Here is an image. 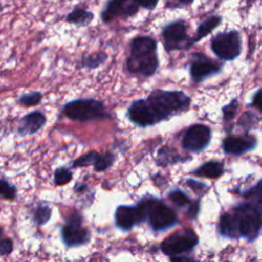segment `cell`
<instances>
[{
    "instance_id": "obj_8",
    "label": "cell",
    "mask_w": 262,
    "mask_h": 262,
    "mask_svg": "<svg viewBox=\"0 0 262 262\" xmlns=\"http://www.w3.org/2000/svg\"><path fill=\"white\" fill-rule=\"evenodd\" d=\"M61 238L67 247H78L85 245L90 239V233L82 227V216L74 212L61 228Z\"/></svg>"
},
{
    "instance_id": "obj_23",
    "label": "cell",
    "mask_w": 262,
    "mask_h": 262,
    "mask_svg": "<svg viewBox=\"0 0 262 262\" xmlns=\"http://www.w3.org/2000/svg\"><path fill=\"white\" fill-rule=\"evenodd\" d=\"M98 156L99 155L96 151L91 150V151L81 156L80 158H78L73 163V167H86V166H89V165H94Z\"/></svg>"
},
{
    "instance_id": "obj_16",
    "label": "cell",
    "mask_w": 262,
    "mask_h": 262,
    "mask_svg": "<svg viewBox=\"0 0 262 262\" xmlns=\"http://www.w3.org/2000/svg\"><path fill=\"white\" fill-rule=\"evenodd\" d=\"M94 18L93 12L82 7H76L66 15V21L78 27L88 26Z\"/></svg>"
},
{
    "instance_id": "obj_17",
    "label": "cell",
    "mask_w": 262,
    "mask_h": 262,
    "mask_svg": "<svg viewBox=\"0 0 262 262\" xmlns=\"http://www.w3.org/2000/svg\"><path fill=\"white\" fill-rule=\"evenodd\" d=\"M224 172V167L222 163L217 161H211L207 162L204 165L200 166L198 169L192 171V174L201 177H207V178H217L221 176Z\"/></svg>"
},
{
    "instance_id": "obj_1",
    "label": "cell",
    "mask_w": 262,
    "mask_h": 262,
    "mask_svg": "<svg viewBox=\"0 0 262 262\" xmlns=\"http://www.w3.org/2000/svg\"><path fill=\"white\" fill-rule=\"evenodd\" d=\"M190 98L182 91L154 90L146 99L135 100L128 108V119L138 127L154 126L187 108Z\"/></svg>"
},
{
    "instance_id": "obj_22",
    "label": "cell",
    "mask_w": 262,
    "mask_h": 262,
    "mask_svg": "<svg viewBox=\"0 0 262 262\" xmlns=\"http://www.w3.org/2000/svg\"><path fill=\"white\" fill-rule=\"evenodd\" d=\"M114 162H115V156L111 152H106L103 155H99L93 166H94L95 171L100 172V171H104L105 169L111 167Z\"/></svg>"
},
{
    "instance_id": "obj_33",
    "label": "cell",
    "mask_w": 262,
    "mask_h": 262,
    "mask_svg": "<svg viewBox=\"0 0 262 262\" xmlns=\"http://www.w3.org/2000/svg\"><path fill=\"white\" fill-rule=\"evenodd\" d=\"M179 2L181 4H184V5H189V4H191L193 2V0H179Z\"/></svg>"
},
{
    "instance_id": "obj_24",
    "label": "cell",
    "mask_w": 262,
    "mask_h": 262,
    "mask_svg": "<svg viewBox=\"0 0 262 262\" xmlns=\"http://www.w3.org/2000/svg\"><path fill=\"white\" fill-rule=\"evenodd\" d=\"M72 172L64 167H60L54 172V183L56 185H63L72 180Z\"/></svg>"
},
{
    "instance_id": "obj_32",
    "label": "cell",
    "mask_w": 262,
    "mask_h": 262,
    "mask_svg": "<svg viewBox=\"0 0 262 262\" xmlns=\"http://www.w3.org/2000/svg\"><path fill=\"white\" fill-rule=\"evenodd\" d=\"M256 207L258 208V210H259V212L261 213V215H262V199H260L256 204Z\"/></svg>"
},
{
    "instance_id": "obj_35",
    "label": "cell",
    "mask_w": 262,
    "mask_h": 262,
    "mask_svg": "<svg viewBox=\"0 0 262 262\" xmlns=\"http://www.w3.org/2000/svg\"><path fill=\"white\" fill-rule=\"evenodd\" d=\"M2 9H3V8H2V5L0 4V11H2Z\"/></svg>"
},
{
    "instance_id": "obj_28",
    "label": "cell",
    "mask_w": 262,
    "mask_h": 262,
    "mask_svg": "<svg viewBox=\"0 0 262 262\" xmlns=\"http://www.w3.org/2000/svg\"><path fill=\"white\" fill-rule=\"evenodd\" d=\"M242 195L245 198H258L262 199V179L259 180L254 186L242 192Z\"/></svg>"
},
{
    "instance_id": "obj_29",
    "label": "cell",
    "mask_w": 262,
    "mask_h": 262,
    "mask_svg": "<svg viewBox=\"0 0 262 262\" xmlns=\"http://www.w3.org/2000/svg\"><path fill=\"white\" fill-rule=\"evenodd\" d=\"M13 245L11 239L0 237V255H8L12 252Z\"/></svg>"
},
{
    "instance_id": "obj_6",
    "label": "cell",
    "mask_w": 262,
    "mask_h": 262,
    "mask_svg": "<svg viewBox=\"0 0 262 262\" xmlns=\"http://www.w3.org/2000/svg\"><path fill=\"white\" fill-rule=\"evenodd\" d=\"M212 51L223 60H233L242 53V38L237 31L221 32L211 40Z\"/></svg>"
},
{
    "instance_id": "obj_21",
    "label": "cell",
    "mask_w": 262,
    "mask_h": 262,
    "mask_svg": "<svg viewBox=\"0 0 262 262\" xmlns=\"http://www.w3.org/2000/svg\"><path fill=\"white\" fill-rule=\"evenodd\" d=\"M42 93L40 91H32L29 93H24L19 96L18 102L24 106H33L38 104L42 99Z\"/></svg>"
},
{
    "instance_id": "obj_27",
    "label": "cell",
    "mask_w": 262,
    "mask_h": 262,
    "mask_svg": "<svg viewBox=\"0 0 262 262\" xmlns=\"http://www.w3.org/2000/svg\"><path fill=\"white\" fill-rule=\"evenodd\" d=\"M237 107H238V102H237L236 99L231 100L228 104L223 106V108H222L223 119L225 121H230L234 117V115L237 111Z\"/></svg>"
},
{
    "instance_id": "obj_14",
    "label": "cell",
    "mask_w": 262,
    "mask_h": 262,
    "mask_svg": "<svg viewBox=\"0 0 262 262\" xmlns=\"http://www.w3.org/2000/svg\"><path fill=\"white\" fill-rule=\"evenodd\" d=\"M257 144L256 138L251 135L229 136L223 140V150L227 154L239 156L252 150Z\"/></svg>"
},
{
    "instance_id": "obj_5",
    "label": "cell",
    "mask_w": 262,
    "mask_h": 262,
    "mask_svg": "<svg viewBox=\"0 0 262 262\" xmlns=\"http://www.w3.org/2000/svg\"><path fill=\"white\" fill-rule=\"evenodd\" d=\"M62 112L67 118L79 122H87L107 117L104 104L93 98L72 100L63 105Z\"/></svg>"
},
{
    "instance_id": "obj_26",
    "label": "cell",
    "mask_w": 262,
    "mask_h": 262,
    "mask_svg": "<svg viewBox=\"0 0 262 262\" xmlns=\"http://www.w3.org/2000/svg\"><path fill=\"white\" fill-rule=\"evenodd\" d=\"M169 199L178 207H184L190 203L188 196L181 190H173L169 193Z\"/></svg>"
},
{
    "instance_id": "obj_25",
    "label": "cell",
    "mask_w": 262,
    "mask_h": 262,
    "mask_svg": "<svg viewBox=\"0 0 262 262\" xmlns=\"http://www.w3.org/2000/svg\"><path fill=\"white\" fill-rule=\"evenodd\" d=\"M16 195V188L8 181L0 179V198L5 200H13Z\"/></svg>"
},
{
    "instance_id": "obj_3",
    "label": "cell",
    "mask_w": 262,
    "mask_h": 262,
    "mask_svg": "<svg viewBox=\"0 0 262 262\" xmlns=\"http://www.w3.org/2000/svg\"><path fill=\"white\" fill-rule=\"evenodd\" d=\"M131 54L127 59L130 73H138L144 77L152 76L159 68L157 42L148 36L136 37L130 44Z\"/></svg>"
},
{
    "instance_id": "obj_10",
    "label": "cell",
    "mask_w": 262,
    "mask_h": 262,
    "mask_svg": "<svg viewBox=\"0 0 262 262\" xmlns=\"http://www.w3.org/2000/svg\"><path fill=\"white\" fill-rule=\"evenodd\" d=\"M145 220V214L141 203L136 206H119L115 213V222L118 228L127 231Z\"/></svg>"
},
{
    "instance_id": "obj_31",
    "label": "cell",
    "mask_w": 262,
    "mask_h": 262,
    "mask_svg": "<svg viewBox=\"0 0 262 262\" xmlns=\"http://www.w3.org/2000/svg\"><path fill=\"white\" fill-rule=\"evenodd\" d=\"M171 262H200L198 260H194V259H191V258H188V257H184V256H171V259H170Z\"/></svg>"
},
{
    "instance_id": "obj_34",
    "label": "cell",
    "mask_w": 262,
    "mask_h": 262,
    "mask_svg": "<svg viewBox=\"0 0 262 262\" xmlns=\"http://www.w3.org/2000/svg\"><path fill=\"white\" fill-rule=\"evenodd\" d=\"M2 233H3V230H2V228L0 227V237H2Z\"/></svg>"
},
{
    "instance_id": "obj_12",
    "label": "cell",
    "mask_w": 262,
    "mask_h": 262,
    "mask_svg": "<svg viewBox=\"0 0 262 262\" xmlns=\"http://www.w3.org/2000/svg\"><path fill=\"white\" fill-rule=\"evenodd\" d=\"M138 11V5L133 0H108L100 13L104 24L118 16H131Z\"/></svg>"
},
{
    "instance_id": "obj_11",
    "label": "cell",
    "mask_w": 262,
    "mask_h": 262,
    "mask_svg": "<svg viewBox=\"0 0 262 262\" xmlns=\"http://www.w3.org/2000/svg\"><path fill=\"white\" fill-rule=\"evenodd\" d=\"M167 51L179 49L187 40V25L182 20L168 24L162 32Z\"/></svg>"
},
{
    "instance_id": "obj_9",
    "label": "cell",
    "mask_w": 262,
    "mask_h": 262,
    "mask_svg": "<svg viewBox=\"0 0 262 262\" xmlns=\"http://www.w3.org/2000/svg\"><path fill=\"white\" fill-rule=\"evenodd\" d=\"M210 140L211 129L206 125L195 124L185 131L182 139V146L186 150L200 152L209 145Z\"/></svg>"
},
{
    "instance_id": "obj_30",
    "label": "cell",
    "mask_w": 262,
    "mask_h": 262,
    "mask_svg": "<svg viewBox=\"0 0 262 262\" xmlns=\"http://www.w3.org/2000/svg\"><path fill=\"white\" fill-rule=\"evenodd\" d=\"M251 104L262 112V88L256 91V93L253 96Z\"/></svg>"
},
{
    "instance_id": "obj_20",
    "label": "cell",
    "mask_w": 262,
    "mask_h": 262,
    "mask_svg": "<svg viewBox=\"0 0 262 262\" xmlns=\"http://www.w3.org/2000/svg\"><path fill=\"white\" fill-rule=\"evenodd\" d=\"M51 216V208L47 205H40L34 212V221L38 225H44Z\"/></svg>"
},
{
    "instance_id": "obj_13",
    "label": "cell",
    "mask_w": 262,
    "mask_h": 262,
    "mask_svg": "<svg viewBox=\"0 0 262 262\" xmlns=\"http://www.w3.org/2000/svg\"><path fill=\"white\" fill-rule=\"evenodd\" d=\"M193 60L190 64L189 72L191 79L195 83H200L204 81L205 79L209 78L210 76H213L220 72L221 66L209 60L205 55L203 54H193L192 55Z\"/></svg>"
},
{
    "instance_id": "obj_18",
    "label": "cell",
    "mask_w": 262,
    "mask_h": 262,
    "mask_svg": "<svg viewBox=\"0 0 262 262\" xmlns=\"http://www.w3.org/2000/svg\"><path fill=\"white\" fill-rule=\"evenodd\" d=\"M221 20H222V18L219 15H213V16L207 18L206 20H204L198 27L196 32H195V36H194V38H192L190 43L198 42L201 39H203L204 37H206L209 33H211L213 30H215L220 25Z\"/></svg>"
},
{
    "instance_id": "obj_7",
    "label": "cell",
    "mask_w": 262,
    "mask_h": 262,
    "mask_svg": "<svg viewBox=\"0 0 262 262\" xmlns=\"http://www.w3.org/2000/svg\"><path fill=\"white\" fill-rule=\"evenodd\" d=\"M199 243V237L191 229H183L168 236L161 245L164 254L176 256L192 250Z\"/></svg>"
},
{
    "instance_id": "obj_4",
    "label": "cell",
    "mask_w": 262,
    "mask_h": 262,
    "mask_svg": "<svg viewBox=\"0 0 262 262\" xmlns=\"http://www.w3.org/2000/svg\"><path fill=\"white\" fill-rule=\"evenodd\" d=\"M140 203L145 214V220L148 221L149 226L155 231L166 230L177 223V215L174 210L161 201L151 196L142 199Z\"/></svg>"
},
{
    "instance_id": "obj_2",
    "label": "cell",
    "mask_w": 262,
    "mask_h": 262,
    "mask_svg": "<svg viewBox=\"0 0 262 262\" xmlns=\"http://www.w3.org/2000/svg\"><path fill=\"white\" fill-rule=\"evenodd\" d=\"M221 229L226 237H244L252 242L262 228V215L255 204H242L221 217Z\"/></svg>"
},
{
    "instance_id": "obj_19",
    "label": "cell",
    "mask_w": 262,
    "mask_h": 262,
    "mask_svg": "<svg viewBox=\"0 0 262 262\" xmlns=\"http://www.w3.org/2000/svg\"><path fill=\"white\" fill-rule=\"evenodd\" d=\"M107 59V54L103 51H98L84 55L81 59V68H86L89 70H94L100 67Z\"/></svg>"
},
{
    "instance_id": "obj_15",
    "label": "cell",
    "mask_w": 262,
    "mask_h": 262,
    "mask_svg": "<svg viewBox=\"0 0 262 262\" xmlns=\"http://www.w3.org/2000/svg\"><path fill=\"white\" fill-rule=\"evenodd\" d=\"M46 123V117L43 113L36 111L23 117L19 122L18 133L20 135H32L38 132Z\"/></svg>"
}]
</instances>
